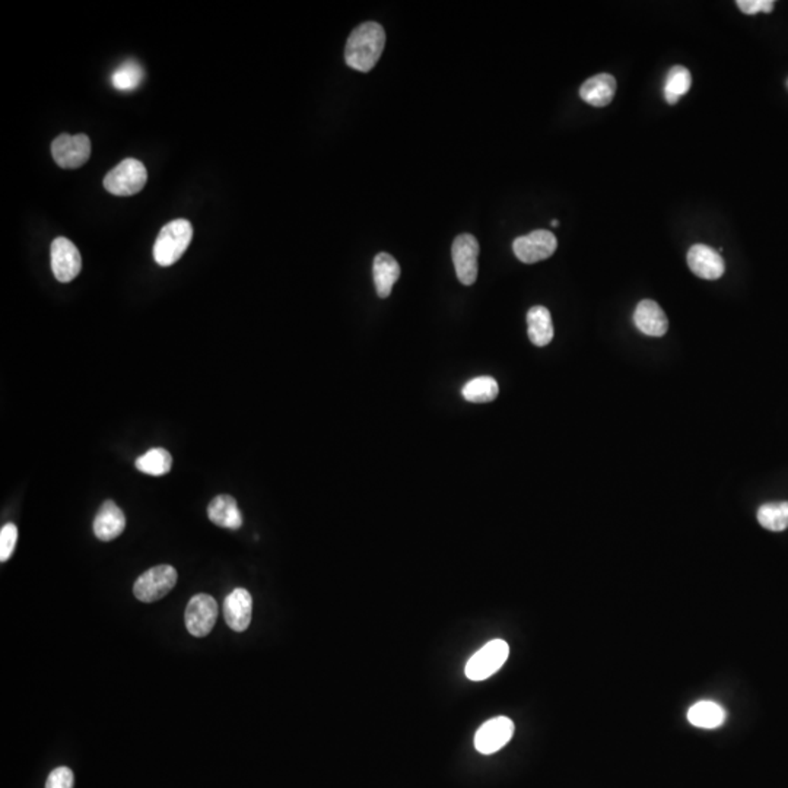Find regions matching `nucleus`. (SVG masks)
<instances>
[{
  "label": "nucleus",
  "mask_w": 788,
  "mask_h": 788,
  "mask_svg": "<svg viewBox=\"0 0 788 788\" xmlns=\"http://www.w3.org/2000/svg\"><path fill=\"white\" fill-rule=\"evenodd\" d=\"M385 46V28L364 22L353 30L345 48V62L355 71L369 72L380 60Z\"/></svg>",
  "instance_id": "1"
},
{
  "label": "nucleus",
  "mask_w": 788,
  "mask_h": 788,
  "mask_svg": "<svg viewBox=\"0 0 788 788\" xmlns=\"http://www.w3.org/2000/svg\"><path fill=\"white\" fill-rule=\"evenodd\" d=\"M192 239L193 227L187 220L171 221L158 234L153 244V259L160 266H173L183 257Z\"/></svg>",
  "instance_id": "2"
},
{
  "label": "nucleus",
  "mask_w": 788,
  "mask_h": 788,
  "mask_svg": "<svg viewBox=\"0 0 788 788\" xmlns=\"http://www.w3.org/2000/svg\"><path fill=\"white\" fill-rule=\"evenodd\" d=\"M146 181L145 165L134 158H127L107 174L104 187L114 196H134L145 187Z\"/></svg>",
  "instance_id": "3"
},
{
  "label": "nucleus",
  "mask_w": 788,
  "mask_h": 788,
  "mask_svg": "<svg viewBox=\"0 0 788 788\" xmlns=\"http://www.w3.org/2000/svg\"><path fill=\"white\" fill-rule=\"evenodd\" d=\"M177 571L171 565H158L134 581V597L143 603L161 601L177 585Z\"/></svg>",
  "instance_id": "4"
},
{
  "label": "nucleus",
  "mask_w": 788,
  "mask_h": 788,
  "mask_svg": "<svg viewBox=\"0 0 788 788\" xmlns=\"http://www.w3.org/2000/svg\"><path fill=\"white\" fill-rule=\"evenodd\" d=\"M508 655H510L508 644L504 639H492L467 662V678L475 682L490 678L504 666Z\"/></svg>",
  "instance_id": "5"
},
{
  "label": "nucleus",
  "mask_w": 788,
  "mask_h": 788,
  "mask_svg": "<svg viewBox=\"0 0 788 788\" xmlns=\"http://www.w3.org/2000/svg\"><path fill=\"white\" fill-rule=\"evenodd\" d=\"M51 155L56 164L66 169H75L87 164L91 157V141L87 134H63L51 143Z\"/></svg>",
  "instance_id": "6"
},
{
  "label": "nucleus",
  "mask_w": 788,
  "mask_h": 788,
  "mask_svg": "<svg viewBox=\"0 0 788 788\" xmlns=\"http://www.w3.org/2000/svg\"><path fill=\"white\" fill-rule=\"evenodd\" d=\"M218 619V603L209 594H196L188 602L185 612V622L187 631L193 636L202 638L212 632Z\"/></svg>",
  "instance_id": "7"
},
{
  "label": "nucleus",
  "mask_w": 788,
  "mask_h": 788,
  "mask_svg": "<svg viewBox=\"0 0 788 788\" xmlns=\"http://www.w3.org/2000/svg\"><path fill=\"white\" fill-rule=\"evenodd\" d=\"M51 271L59 282L74 281L82 269V257L75 244L66 237L53 239L50 248Z\"/></svg>",
  "instance_id": "8"
},
{
  "label": "nucleus",
  "mask_w": 788,
  "mask_h": 788,
  "mask_svg": "<svg viewBox=\"0 0 788 788\" xmlns=\"http://www.w3.org/2000/svg\"><path fill=\"white\" fill-rule=\"evenodd\" d=\"M557 247V237L546 229H536L529 236L518 237L513 243L514 255L525 264L550 259Z\"/></svg>",
  "instance_id": "9"
},
{
  "label": "nucleus",
  "mask_w": 788,
  "mask_h": 788,
  "mask_svg": "<svg viewBox=\"0 0 788 788\" xmlns=\"http://www.w3.org/2000/svg\"><path fill=\"white\" fill-rule=\"evenodd\" d=\"M453 262L460 282L471 287L478 279L479 243L471 234H462L453 243Z\"/></svg>",
  "instance_id": "10"
},
{
  "label": "nucleus",
  "mask_w": 788,
  "mask_h": 788,
  "mask_svg": "<svg viewBox=\"0 0 788 788\" xmlns=\"http://www.w3.org/2000/svg\"><path fill=\"white\" fill-rule=\"evenodd\" d=\"M514 723L510 718L497 717L483 723L475 734V748L483 755L498 752L513 739Z\"/></svg>",
  "instance_id": "11"
},
{
  "label": "nucleus",
  "mask_w": 788,
  "mask_h": 788,
  "mask_svg": "<svg viewBox=\"0 0 788 788\" xmlns=\"http://www.w3.org/2000/svg\"><path fill=\"white\" fill-rule=\"evenodd\" d=\"M687 260L692 273L706 281L720 279L726 271L722 255L706 244L692 246L688 251Z\"/></svg>",
  "instance_id": "12"
},
{
  "label": "nucleus",
  "mask_w": 788,
  "mask_h": 788,
  "mask_svg": "<svg viewBox=\"0 0 788 788\" xmlns=\"http://www.w3.org/2000/svg\"><path fill=\"white\" fill-rule=\"evenodd\" d=\"M251 615H253V597L246 588H236L225 597V622L232 631H246L250 625Z\"/></svg>",
  "instance_id": "13"
},
{
  "label": "nucleus",
  "mask_w": 788,
  "mask_h": 788,
  "mask_svg": "<svg viewBox=\"0 0 788 788\" xmlns=\"http://www.w3.org/2000/svg\"><path fill=\"white\" fill-rule=\"evenodd\" d=\"M125 529L126 517L122 508L111 499L104 502L100 507L94 520V533L97 539L102 541H114L125 532Z\"/></svg>",
  "instance_id": "14"
},
{
  "label": "nucleus",
  "mask_w": 788,
  "mask_h": 788,
  "mask_svg": "<svg viewBox=\"0 0 788 788\" xmlns=\"http://www.w3.org/2000/svg\"><path fill=\"white\" fill-rule=\"evenodd\" d=\"M634 323L641 333L653 338H662L669 329L666 314L653 299L639 302L634 313Z\"/></svg>",
  "instance_id": "15"
},
{
  "label": "nucleus",
  "mask_w": 788,
  "mask_h": 788,
  "mask_svg": "<svg viewBox=\"0 0 788 788\" xmlns=\"http://www.w3.org/2000/svg\"><path fill=\"white\" fill-rule=\"evenodd\" d=\"M208 517L213 524L224 529L238 530L243 525V515L231 495H218L213 498L208 507Z\"/></svg>",
  "instance_id": "16"
},
{
  "label": "nucleus",
  "mask_w": 788,
  "mask_h": 788,
  "mask_svg": "<svg viewBox=\"0 0 788 788\" xmlns=\"http://www.w3.org/2000/svg\"><path fill=\"white\" fill-rule=\"evenodd\" d=\"M616 92V79L609 74L592 76L580 88V97L593 107H606Z\"/></svg>",
  "instance_id": "17"
},
{
  "label": "nucleus",
  "mask_w": 788,
  "mask_h": 788,
  "mask_svg": "<svg viewBox=\"0 0 788 788\" xmlns=\"http://www.w3.org/2000/svg\"><path fill=\"white\" fill-rule=\"evenodd\" d=\"M373 275L377 294L380 299H387L401 276V266L393 255L380 253L374 259Z\"/></svg>",
  "instance_id": "18"
},
{
  "label": "nucleus",
  "mask_w": 788,
  "mask_h": 788,
  "mask_svg": "<svg viewBox=\"0 0 788 788\" xmlns=\"http://www.w3.org/2000/svg\"><path fill=\"white\" fill-rule=\"evenodd\" d=\"M527 329L533 345H550L553 339L552 316L545 307L536 306L527 313Z\"/></svg>",
  "instance_id": "19"
},
{
  "label": "nucleus",
  "mask_w": 788,
  "mask_h": 788,
  "mask_svg": "<svg viewBox=\"0 0 788 788\" xmlns=\"http://www.w3.org/2000/svg\"><path fill=\"white\" fill-rule=\"evenodd\" d=\"M688 720L699 729H717L726 722V710L717 702H697L688 711Z\"/></svg>",
  "instance_id": "20"
},
{
  "label": "nucleus",
  "mask_w": 788,
  "mask_h": 788,
  "mask_svg": "<svg viewBox=\"0 0 788 788\" xmlns=\"http://www.w3.org/2000/svg\"><path fill=\"white\" fill-rule=\"evenodd\" d=\"M134 466L145 475L164 476L173 467V457L165 448H152L138 457Z\"/></svg>",
  "instance_id": "21"
},
{
  "label": "nucleus",
  "mask_w": 788,
  "mask_h": 788,
  "mask_svg": "<svg viewBox=\"0 0 788 788\" xmlns=\"http://www.w3.org/2000/svg\"><path fill=\"white\" fill-rule=\"evenodd\" d=\"M499 385L492 377L473 378L462 390L464 399L472 403H489L498 397Z\"/></svg>",
  "instance_id": "22"
},
{
  "label": "nucleus",
  "mask_w": 788,
  "mask_h": 788,
  "mask_svg": "<svg viewBox=\"0 0 788 788\" xmlns=\"http://www.w3.org/2000/svg\"><path fill=\"white\" fill-rule=\"evenodd\" d=\"M757 517L759 524L771 532L788 529V501L764 504L759 507Z\"/></svg>",
  "instance_id": "23"
},
{
  "label": "nucleus",
  "mask_w": 788,
  "mask_h": 788,
  "mask_svg": "<svg viewBox=\"0 0 788 788\" xmlns=\"http://www.w3.org/2000/svg\"><path fill=\"white\" fill-rule=\"evenodd\" d=\"M692 85V76L687 67L673 66L666 76L664 82V100L669 104H678L683 95L688 94Z\"/></svg>",
  "instance_id": "24"
},
{
  "label": "nucleus",
  "mask_w": 788,
  "mask_h": 788,
  "mask_svg": "<svg viewBox=\"0 0 788 788\" xmlns=\"http://www.w3.org/2000/svg\"><path fill=\"white\" fill-rule=\"evenodd\" d=\"M143 79V69L134 60H127L113 72L111 83L118 91H132L139 87Z\"/></svg>",
  "instance_id": "25"
},
{
  "label": "nucleus",
  "mask_w": 788,
  "mask_h": 788,
  "mask_svg": "<svg viewBox=\"0 0 788 788\" xmlns=\"http://www.w3.org/2000/svg\"><path fill=\"white\" fill-rule=\"evenodd\" d=\"M18 541V529L13 523L4 524L0 530V561L6 562L13 557Z\"/></svg>",
  "instance_id": "26"
},
{
  "label": "nucleus",
  "mask_w": 788,
  "mask_h": 788,
  "mask_svg": "<svg viewBox=\"0 0 788 788\" xmlns=\"http://www.w3.org/2000/svg\"><path fill=\"white\" fill-rule=\"evenodd\" d=\"M74 785H75V776L72 769L67 766L53 769L46 783V788H74Z\"/></svg>",
  "instance_id": "27"
},
{
  "label": "nucleus",
  "mask_w": 788,
  "mask_h": 788,
  "mask_svg": "<svg viewBox=\"0 0 788 788\" xmlns=\"http://www.w3.org/2000/svg\"><path fill=\"white\" fill-rule=\"evenodd\" d=\"M739 9L746 15H757L759 13H773L774 0H738Z\"/></svg>",
  "instance_id": "28"
},
{
  "label": "nucleus",
  "mask_w": 788,
  "mask_h": 788,
  "mask_svg": "<svg viewBox=\"0 0 788 788\" xmlns=\"http://www.w3.org/2000/svg\"><path fill=\"white\" fill-rule=\"evenodd\" d=\"M558 225H559V221L553 220L552 221V227H558Z\"/></svg>",
  "instance_id": "29"
}]
</instances>
